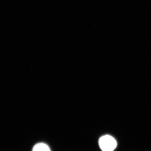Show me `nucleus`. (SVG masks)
I'll list each match as a JSON object with an SVG mask.
<instances>
[{
	"mask_svg": "<svg viewBox=\"0 0 151 151\" xmlns=\"http://www.w3.org/2000/svg\"><path fill=\"white\" fill-rule=\"evenodd\" d=\"M99 146L103 151H113L117 145V142L113 137L106 135L100 138Z\"/></svg>",
	"mask_w": 151,
	"mask_h": 151,
	"instance_id": "1",
	"label": "nucleus"
},
{
	"mask_svg": "<svg viewBox=\"0 0 151 151\" xmlns=\"http://www.w3.org/2000/svg\"><path fill=\"white\" fill-rule=\"evenodd\" d=\"M32 151H51V150L46 144L39 143L34 146Z\"/></svg>",
	"mask_w": 151,
	"mask_h": 151,
	"instance_id": "2",
	"label": "nucleus"
}]
</instances>
